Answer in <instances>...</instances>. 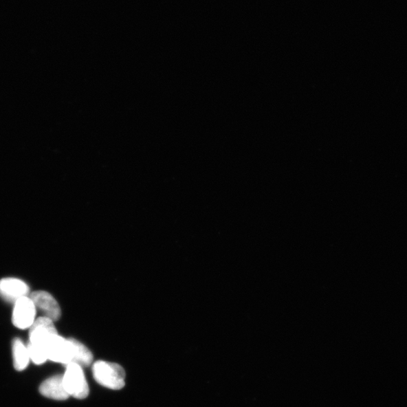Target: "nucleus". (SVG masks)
I'll return each mask as SVG.
<instances>
[{
    "instance_id": "7ed1b4c3",
    "label": "nucleus",
    "mask_w": 407,
    "mask_h": 407,
    "mask_svg": "<svg viewBox=\"0 0 407 407\" xmlns=\"http://www.w3.org/2000/svg\"><path fill=\"white\" fill-rule=\"evenodd\" d=\"M63 382L69 397L85 399L89 395V387L83 372V368L76 364L66 365L63 374Z\"/></svg>"
},
{
    "instance_id": "f03ea898",
    "label": "nucleus",
    "mask_w": 407,
    "mask_h": 407,
    "mask_svg": "<svg viewBox=\"0 0 407 407\" xmlns=\"http://www.w3.org/2000/svg\"><path fill=\"white\" fill-rule=\"evenodd\" d=\"M28 345L40 349L48 355V348L52 341L58 335L53 320L46 317L36 318L29 328Z\"/></svg>"
},
{
    "instance_id": "1a4fd4ad",
    "label": "nucleus",
    "mask_w": 407,
    "mask_h": 407,
    "mask_svg": "<svg viewBox=\"0 0 407 407\" xmlns=\"http://www.w3.org/2000/svg\"><path fill=\"white\" fill-rule=\"evenodd\" d=\"M13 362L15 370L22 371L25 370L30 361L28 346L20 339H15L13 342Z\"/></svg>"
},
{
    "instance_id": "f257e3e1",
    "label": "nucleus",
    "mask_w": 407,
    "mask_h": 407,
    "mask_svg": "<svg viewBox=\"0 0 407 407\" xmlns=\"http://www.w3.org/2000/svg\"><path fill=\"white\" fill-rule=\"evenodd\" d=\"M92 373L98 384L107 388L120 390L125 385V372L119 364L98 361L93 364Z\"/></svg>"
},
{
    "instance_id": "39448f33",
    "label": "nucleus",
    "mask_w": 407,
    "mask_h": 407,
    "mask_svg": "<svg viewBox=\"0 0 407 407\" xmlns=\"http://www.w3.org/2000/svg\"><path fill=\"white\" fill-rule=\"evenodd\" d=\"M49 361L65 366L73 362V346L72 339H66L58 335L48 348Z\"/></svg>"
},
{
    "instance_id": "0eeeda50",
    "label": "nucleus",
    "mask_w": 407,
    "mask_h": 407,
    "mask_svg": "<svg viewBox=\"0 0 407 407\" xmlns=\"http://www.w3.org/2000/svg\"><path fill=\"white\" fill-rule=\"evenodd\" d=\"M29 287L18 278H7L0 280V295L8 301H17L29 294Z\"/></svg>"
},
{
    "instance_id": "20e7f679",
    "label": "nucleus",
    "mask_w": 407,
    "mask_h": 407,
    "mask_svg": "<svg viewBox=\"0 0 407 407\" xmlns=\"http://www.w3.org/2000/svg\"><path fill=\"white\" fill-rule=\"evenodd\" d=\"M36 308L30 297L23 296L14 302L12 313L13 324L23 330L29 329L36 320Z\"/></svg>"
},
{
    "instance_id": "423d86ee",
    "label": "nucleus",
    "mask_w": 407,
    "mask_h": 407,
    "mask_svg": "<svg viewBox=\"0 0 407 407\" xmlns=\"http://www.w3.org/2000/svg\"><path fill=\"white\" fill-rule=\"evenodd\" d=\"M30 297L36 309L43 313L44 317L51 319L54 322L60 318V305L50 293L43 291L35 292L31 294Z\"/></svg>"
},
{
    "instance_id": "9d476101",
    "label": "nucleus",
    "mask_w": 407,
    "mask_h": 407,
    "mask_svg": "<svg viewBox=\"0 0 407 407\" xmlns=\"http://www.w3.org/2000/svg\"><path fill=\"white\" fill-rule=\"evenodd\" d=\"M72 339L73 346V362L80 366H89L92 364L93 355L91 351L84 344L75 339Z\"/></svg>"
},
{
    "instance_id": "6e6552de",
    "label": "nucleus",
    "mask_w": 407,
    "mask_h": 407,
    "mask_svg": "<svg viewBox=\"0 0 407 407\" xmlns=\"http://www.w3.org/2000/svg\"><path fill=\"white\" fill-rule=\"evenodd\" d=\"M40 391L44 397L56 401H65L69 395L65 389L63 375H54L42 383Z\"/></svg>"
}]
</instances>
